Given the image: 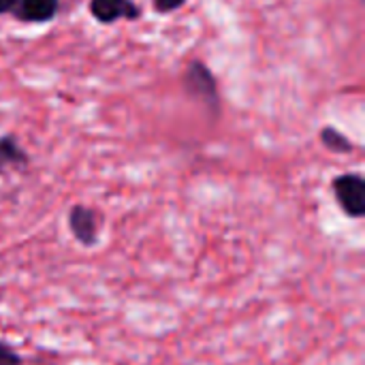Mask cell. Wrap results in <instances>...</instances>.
Segmentation results:
<instances>
[{
  "label": "cell",
  "mask_w": 365,
  "mask_h": 365,
  "mask_svg": "<svg viewBox=\"0 0 365 365\" xmlns=\"http://www.w3.org/2000/svg\"><path fill=\"white\" fill-rule=\"evenodd\" d=\"M334 192L342 212L351 218H364L365 182L357 173H344L334 180Z\"/></svg>",
  "instance_id": "cell-2"
},
{
  "label": "cell",
  "mask_w": 365,
  "mask_h": 365,
  "mask_svg": "<svg viewBox=\"0 0 365 365\" xmlns=\"http://www.w3.org/2000/svg\"><path fill=\"white\" fill-rule=\"evenodd\" d=\"M184 86H186V92L195 101L205 105L212 115L218 113V109H220L218 83H216V77L212 75V71L203 62H190L188 64L186 75H184Z\"/></svg>",
  "instance_id": "cell-1"
},
{
  "label": "cell",
  "mask_w": 365,
  "mask_h": 365,
  "mask_svg": "<svg viewBox=\"0 0 365 365\" xmlns=\"http://www.w3.org/2000/svg\"><path fill=\"white\" fill-rule=\"evenodd\" d=\"M321 141H323V145H325L327 150L338 152V154H351V152L355 150V145L349 141V137H344L340 130H336V128H331V126L323 128Z\"/></svg>",
  "instance_id": "cell-6"
},
{
  "label": "cell",
  "mask_w": 365,
  "mask_h": 365,
  "mask_svg": "<svg viewBox=\"0 0 365 365\" xmlns=\"http://www.w3.org/2000/svg\"><path fill=\"white\" fill-rule=\"evenodd\" d=\"M58 11V0H17L13 15L24 21H49Z\"/></svg>",
  "instance_id": "cell-5"
},
{
  "label": "cell",
  "mask_w": 365,
  "mask_h": 365,
  "mask_svg": "<svg viewBox=\"0 0 365 365\" xmlns=\"http://www.w3.org/2000/svg\"><path fill=\"white\" fill-rule=\"evenodd\" d=\"M0 365H21V357L2 340H0Z\"/></svg>",
  "instance_id": "cell-7"
},
{
  "label": "cell",
  "mask_w": 365,
  "mask_h": 365,
  "mask_svg": "<svg viewBox=\"0 0 365 365\" xmlns=\"http://www.w3.org/2000/svg\"><path fill=\"white\" fill-rule=\"evenodd\" d=\"M68 229L81 246L98 242V214L86 205H73L68 212Z\"/></svg>",
  "instance_id": "cell-3"
},
{
  "label": "cell",
  "mask_w": 365,
  "mask_h": 365,
  "mask_svg": "<svg viewBox=\"0 0 365 365\" xmlns=\"http://www.w3.org/2000/svg\"><path fill=\"white\" fill-rule=\"evenodd\" d=\"M90 11L101 24H113L118 19H137L141 15L139 6L133 0H92Z\"/></svg>",
  "instance_id": "cell-4"
},
{
  "label": "cell",
  "mask_w": 365,
  "mask_h": 365,
  "mask_svg": "<svg viewBox=\"0 0 365 365\" xmlns=\"http://www.w3.org/2000/svg\"><path fill=\"white\" fill-rule=\"evenodd\" d=\"M186 0H154V6L158 13H171L175 9H180Z\"/></svg>",
  "instance_id": "cell-8"
},
{
  "label": "cell",
  "mask_w": 365,
  "mask_h": 365,
  "mask_svg": "<svg viewBox=\"0 0 365 365\" xmlns=\"http://www.w3.org/2000/svg\"><path fill=\"white\" fill-rule=\"evenodd\" d=\"M17 0H0V13H6V11H13Z\"/></svg>",
  "instance_id": "cell-9"
}]
</instances>
